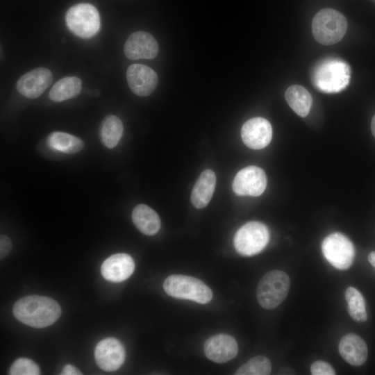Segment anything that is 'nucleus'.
I'll use <instances>...</instances> for the list:
<instances>
[{"mask_svg": "<svg viewBox=\"0 0 375 375\" xmlns=\"http://www.w3.org/2000/svg\"><path fill=\"white\" fill-rule=\"evenodd\" d=\"M19 322L34 328H44L60 317L61 308L53 299L40 295H28L17 300L12 309Z\"/></svg>", "mask_w": 375, "mask_h": 375, "instance_id": "1", "label": "nucleus"}, {"mask_svg": "<svg viewBox=\"0 0 375 375\" xmlns=\"http://www.w3.org/2000/svg\"><path fill=\"white\" fill-rule=\"evenodd\" d=\"M351 69L344 60L328 58L322 61L314 69L312 81L321 92L336 93L343 90L349 83Z\"/></svg>", "mask_w": 375, "mask_h": 375, "instance_id": "2", "label": "nucleus"}, {"mask_svg": "<svg viewBox=\"0 0 375 375\" xmlns=\"http://www.w3.org/2000/svg\"><path fill=\"white\" fill-rule=\"evenodd\" d=\"M347 30V21L339 11L324 8L318 11L312 21L314 38L324 45H332L340 41Z\"/></svg>", "mask_w": 375, "mask_h": 375, "instance_id": "3", "label": "nucleus"}, {"mask_svg": "<svg viewBox=\"0 0 375 375\" xmlns=\"http://www.w3.org/2000/svg\"><path fill=\"white\" fill-rule=\"evenodd\" d=\"M165 292L174 298L206 304L212 298L210 288L201 280L186 275L172 274L163 283Z\"/></svg>", "mask_w": 375, "mask_h": 375, "instance_id": "4", "label": "nucleus"}, {"mask_svg": "<svg viewBox=\"0 0 375 375\" xmlns=\"http://www.w3.org/2000/svg\"><path fill=\"white\" fill-rule=\"evenodd\" d=\"M290 285L288 275L281 270H272L260 280L256 297L265 309L271 310L279 306L287 297Z\"/></svg>", "mask_w": 375, "mask_h": 375, "instance_id": "5", "label": "nucleus"}, {"mask_svg": "<svg viewBox=\"0 0 375 375\" xmlns=\"http://www.w3.org/2000/svg\"><path fill=\"white\" fill-rule=\"evenodd\" d=\"M65 22L72 33L84 39L94 37L100 28L98 10L93 5L86 3L69 8L65 14Z\"/></svg>", "mask_w": 375, "mask_h": 375, "instance_id": "6", "label": "nucleus"}, {"mask_svg": "<svg viewBox=\"0 0 375 375\" xmlns=\"http://www.w3.org/2000/svg\"><path fill=\"white\" fill-rule=\"evenodd\" d=\"M267 227L258 222H249L240 227L234 237V246L238 253L251 256L260 252L267 244Z\"/></svg>", "mask_w": 375, "mask_h": 375, "instance_id": "7", "label": "nucleus"}, {"mask_svg": "<svg viewBox=\"0 0 375 375\" xmlns=\"http://www.w3.org/2000/svg\"><path fill=\"white\" fill-rule=\"evenodd\" d=\"M322 251L328 262L338 269H349L354 260L355 249L344 235L334 233L323 240Z\"/></svg>", "mask_w": 375, "mask_h": 375, "instance_id": "8", "label": "nucleus"}, {"mask_svg": "<svg viewBox=\"0 0 375 375\" xmlns=\"http://www.w3.org/2000/svg\"><path fill=\"white\" fill-rule=\"evenodd\" d=\"M267 176L262 169L248 166L240 170L233 182V190L239 196L261 195L267 186Z\"/></svg>", "mask_w": 375, "mask_h": 375, "instance_id": "9", "label": "nucleus"}, {"mask_svg": "<svg viewBox=\"0 0 375 375\" xmlns=\"http://www.w3.org/2000/svg\"><path fill=\"white\" fill-rule=\"evenodd\" d=\"M94 358L97 365L106 372L118 369L125 360V349L116 338H107L96 346Z\"/></svg>", "mask_w": 375, "mask_h": 375, "instance_id": "10", "label": "nucleus"}, {"mask_svg": "<svg viewBox=\"0 0 375 375\" xmlns=\"http://www.w3.org/2000/svg\"><path fill=\"white\" fill-rule=\"evenodd\" d=\"M126 79L131 90L140 97L151 94L158 83L156 72L149 67L142 64L130 65L126 71Z\"/></svg>", "mask_w": 375, "mask_h": 375, "instance_id": "11", "label": "nucleus"}, {"mask_svg": "<svg viewBox=\"0 0 375 375\" xmlns=\"http://www.w3.org/2000/svg\"><path fill=\"white\" fill-rule=\"evenodd\" d=\"M241 137L247 147L253 149H261L270 143L272 128L266 119L260 117H253L243 124Z\"/></svg>", "mask_w": 375, "mask_h": 375, "instance_id": "12", "label": "nucleus"}, {"mask_svg": "<svg viewBox=\"0 0 375 375\" xmlns=\"http://www.w3.org/2000/svg\"><path fill=\"white\" fill-rule=\"evenodd\" d=\"M156 39L145 31H136L127 38L124 47V55L130 60L153 59L158 53Z\"/></svg>", "mask_w": 375, "mask_h": 375, "instance_id": "13", "label": "nucleus"}, {"mask_svg": "<svg viewBox=\"0 0 375 375\" xmlns=\"http://www.w3.org/2000/svg\"><path fill=\"white\" fill-rule=\"evenodd\" d=\"M52 81L53 76L49 69L38 67L24 74L17 81L16 88L24 97L35 99L44 92Z\"/></svg>", "mask_w": 375, "mask_h": 375, "instance_id": "14", "label": "nucleus"}, {"mask_svg": "<svg viewBox=\"0 0 375 375\" xmlns=\"http://www.w3.org/2000/svg\"><path fill=\"white\" fill-rule=\"evenodd\" d=\"M238 352L236 340L231 335L220 333L209 338L204 344L206 357L215 362L224 363L234 358Z\"/></svg>", "mask_w": 375, "mask_h": 375, "instance_id": "15", "label": "nucleus"}, {"mask_svg": "<svg viewBox=\"0 0 375 375\" xmlns=\"http://www.w3.org/2000/svg\"><path fill=\"white\" fill-rule=\"evenodd\" d=\"M135 269V262L126 253H116L110 256L103 263L101 272L107 281L119 283L128 278Z\"/></svg>", "mask_w": 375, "mask_h": 375, "instance_id": "16", "label": "nucleus"}, {"mask_svg": "<svg viewBox=\"0 0 375 375\" xmlns=\"http://www.w3.org/2000/svg\"><path fill=\"white\" fill-rule=\"evenodd\" d=\"M339 352L342 358L353 366L363 365L367 358V347L358 335L349 333L339 342Z\"/></svg>", "mask_w": 375, "mask_h": 375, "instance_id": "17", "label": "nucleus"}, {"mask_svg": "<svg viewBox=\"0 0 375 375\" xmlns=\"http://www.w3.org/2000/svg\"><path fill=\"white\" fill-rule=\"evenodd\" d=\"M216 185L215 174L211 169L204 170L194 185L191 202L197 208L206 207L210 201Z\"/></svg>", "mask_w": 375, "mask_h": 375, "instance_id": "18", "label": "nucleus"}, {"mask_svg": "<svg viewBox=\"0 0 375 375\" xmlns=\"http://www.w3.org/2000/svg\"><path fill=\"white\" fill-rule=\"evenodd\" d=\"M132 220L143 234L153 235L160 228V220L156 212L144 204L135 206L132 212Z\"/></svg>", "mask_w": 375, "mask_h": 375, "instance_id": "19", "label": "nucleus"}, {"mask_svg": "<svg viewBox=\"0 0 375 375\" xmlns=\"http://www.w3.org/2000/svg\"><path fill=\"white\" fill-rule=\"evenodd\" d=\"M285 99L290 108L301 117H306L310 112L312 99L309 92L303 86H290L285 92Z\"/></svg>", "mask_w": 375, "mask_h": 375, "instance_id": "20", "label": "nucleus"}, {"mask_svg": "<svg viewBox=\"0 0 375 375\" xmlns=\"http://www.w3.org/2000/svg\"><path fill=\"white\" fill-rule=\"evenodd\" d=\"M82 83L76 76H67L57 81L49 93L51 100L60 102L76 97L81 91Z\"/></svg>", "mask_w": 375, "mask_h": 375, "instance_id": "21", "label": "nucleus"}, {"mask_svg": "<svg viewBox=\"0 0 375 375\" xmlns=\"http://www.w3.org/2000/svg\"><path fill=\"white\" fill-rule=\"evenodd\" d=\"M47 145L54 151L73 154L81 151L84 147V143L76 136L64 132L56 131L49 135Z\"/></svg>", "mask_w": 375, "mask_h": 375, "instance_id": "22", "label": "nucleus"}, {"mask_svg": "<svg viewBox=\"0 0 375 375\" xmlns=\"http://www.w3.org/2000/svg\"><path fill=\"white\" fill-rule=\"evenodd\" d=\"M124 131L121 119L112 115L105 117L99 130L101 143L108 149H112L119 142Z\"/></svg>", "mask_w": 375, "mask_h": 375, "instance_id": "23", "label": "nucleus"}, {"mask_svg": "<svg viewBox=\"0 0 375 375\" xmlns=\"http://www.w3.org/2000/svg\"><path fill=\"white\" fill-rule=\"evenodd\" d=\"M348 313L356 322H364L367 319L365 301L362 294L355 288L349 287L345 291Z\"/></svg>", "mask_w": 375, "mask_h": 375, "instance_id": "24", "label": "nucleus"}, {"mask_svg": "<svg viewBox=\"0 0 375 375\" xmlns=\"http://www.w3.org/2000/svg\"><path fill=\"white\" fill-rule=\"evenodd\" d=\"M270 360L265 356H257L242 365L235 372V375H268L271 373Z\"/></svg>", "mask_w": 375, "mask_h": 375, "instance_id": "25", "label": "nucleus"}, {"mask_svg": "<svg viewBox=\"0 0 375 375\" xmlns=\"http://www.w3.org/2000/svg\"><path fill=\"white\" fill-rule=\"evenodd\" d=\"M40 374V369L38 364L26 358L16 360L9 370L10 375H38Z\"/></svg>", "mask_w": 375, "mask_h": 375, "instance_id": "26", "label": "nucleus"}, {"mask_svg": "<svg viewBox=\"0 0 375 375\" xmlns=\"http://www.w3.org/2000/svg\"><path fill=\"white\" fill-rule=\"evenodd\" d=\"M312 375H335V371L328 362L323 360L314 362L310 366Z\"/></svg>", "mask_w": 375, "mask_h": 375, "instance_id": "27", "label": "nucleus"}, {"mask_svg": "<svg viewBox=\"0 0 375 375\" xmlns=\"http://www.w3.org/2000/svg\"><path fill=\"white\" fill-rule=\"evenodd\" d=\"M12 249V242L8 237L1 235L0 237V257L1 259L9 254Z\"/></svg>", "mask_w": 375, "mask_h": 375, "instance_id": "28", "label": "nucleus"}, {"mask_svg": "<svg viewBox=\"0 0 375 375\" xmlns=\"http://www.w3.org/2000/svg\"><path fill=\"white\" fill-rule=\"evenodd\" d=\"M62 375H79L82 373L74 366L72 365H66L62 370L61 374Z\"/></svg>", "mask_w": 375, "mask_h": 375, "instance_id": "29", "label": "nucleus"}, {"mask_svg": "<svg viewBox=\"0 0 375 375\" xmlns=\"http://www.w3.org/2000/svg\"><path fill=\"white\" fill-rule=\"evenodd\" d=\"M368 261L375 269V250L371 251L368 255Z\"/></svg>", "mask_w": 375, "mask_h": 375, "instance_id": "30", "label": "nucleus"}, {"mask_svg": "<svg viewBox=\"0 0 375 375\" xmlns=\"http://www.w3.org/2000/svg\"><path fill=\"white\" fill-rule=\"evenodd\" d=\"M371 129L373 135L375 137V115L373 117L371 122Z\"/></svg>", "mask_w": 375, "mask_h": 375, "instance_id": "31", "label": "nucleus"}]
</instances>
